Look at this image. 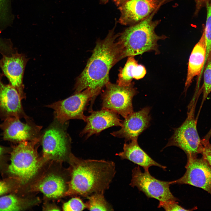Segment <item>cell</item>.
Instances as JSON below:
<instances>
[{
    "mask_svg": "<svg viewBox=\"0 0 211 211\" xmlns=\"http://www.w3.org/2000/svg\"><path fill=\"white\" fill-rule=\"evenodd\" d=\"M71 179L64 195L86 198L96 193H104L116 173L114 162L104 160L84 159L70 155Z\"/></svg>",
    "mask_w": 211,
    "mask_h": 211,
    "instance_id": "6da1fadb",
    "label": "cell"
},
{
    "mask_svg": "<svg viewBox=\"0 0 211 211\" xmlns=\"http://www.w3.org/2000/svg\"><path fill=\"white\" fill-rule=\"evenodd\" d=\"M116 25L104 39L97 41L85 68L76 80L75 93L88 88L102 90L109 81L110 69L121 59L116 42L119 33H114Z\"/></svg>",
    "mask_w": 211,
    "mask_h": 211,
    "instance_id": "7a4b0ae2",
    "label": "cell"
},
{
    "mask_svg": "<svg viewBox=\"0 0 211 211\" xmlns=\"http://www.w3.org/2000/svg\"><path fill=\"white\" fill-rule=\"evenodd\" d=\"M158 11L119 33L116 42L121 59L147 52L155 51L157 54L159 52L157 42L167 37L164 35L159 36L155 32L156 27L161 22L160 20H153Z\"/></svg>",
    "mask_w": 211,
    "mask_h": 211,
    "instance_id": "3957f363",
    "label": "cell"
},
{
    "mask_svg": "<svg viewBox=\"0 0 211 211\" xmlns=\"http://www.w3.org/2000/svg\"><path fill=\"white\" fill-rule=\"evenodd\" d=\"M41 138V136L30 141L20 142L13 149L8 171L22 183L32 179L40 167L41 162L35 146Z\"/></svg>",
    "mask_w": 211,
    "mask_h": 211,
    "instance_id": "277c9868",
    "label": "cell"
},
{
    "mask_svg": "<svg viewBox=\"0 0 211 211\" xmlns=\"http://www.w3.org/2000/svg\"><path fill=\"white\" fill-rule=\"evenodd\" d=\"M198 99L193 97L188 107L187 117L182 124L176 129L165 148L175 146L186 154L187 158L197 156L201 154L203 145L197 128L195 116Z\"/></svg>",
    "mask_w": 211,
    "mask_h": 211,
    "instance_id": "5b68a950",
    "label": "cell"
},
{
    "mask_svg": "<svg viewBox=\"0 0 211 211\" xmlns=\"http://www.w3.org/2000/svg\"><path fill=\"white\" fill-rule=\"evenodd\" d=\"M101 89H92L87 88L79 93L63 100L59 101L46 106L54 110L56 120L63 125L70 119L81 120L85 122L86 116L84 114L90 101L89 111L92 107L95 100L100 93Z\"/></svg>",
    "mask_w": 211,
    "mask_h": 211,
    "instance_id": "8992f818",
    "label": "cell"
},
{
    "mask_svg": "<svg viewBox=\"0 0 211 211\" xmlns=\"http://www.w3.org/2000/svg\"><path fill=\"white\" fill-rule=\"evenodd\" d=\"M101 94L102 109L108 110L125 118L133 111L132 99L138 93L133 82L126 86L109 81Z\"/></svg>",
    "mask_w": 211,
    "mask_h": 211,
    "instance_id": "52a82bcc",
    "label": "cell"
},
{
    "mask_svg": "<svg viewBox=\"0 0 211 211\" xmlns=\"http://www.w3.org/2000/svg\"><path fill=\"white\" fill-rule=\"evenodd\" d=\"M132 178L130 185L136 187L148 198L162 202L176 201L179 200L171 192L170 181H162L154 177L149 170L142 172L139 166L132 171Z\"/></svg>",
    "mask_w": 211,
    "mask_h": 211,
    "instance_id": "ba28073f",
    "label": "cell"
},
{
    "mask_svg": "<svg viewBox=\"0 0 211 211\" xmlns=\"http://www.w3.org/2000/svg\"><path fill=\"white\" fill-rule=\"evenodd\" d=\"M63 125L57 120L41 136L44 160H61L67 155L71 140Z\"/></svg>",
    "mask_w": 211,
    "mask_h": 211,
    "instance_id": "9c48e42d",
    "label": "cell"
},
{
    "mask_svg": "<svg viewBox=\"0 0 211 211\" xmlns=\"http://www.w3.org/2000/svg\"><path fill=\"white\" fill-rule=\"evenodd\" d=\"M186 171L181 178L170 181L171 184H187L200 188L211 195V166L203 157L187 158Z\"/></svg>",
    "mask_w": 211,
    "mask_h": 211,
    "instance_id": "30bf717a",
    "label": "cell"
},
{
    "mask_svg": "<svg viewBox=\"0 0 211 211\" xmlns=\"http://www.w3.org/2000/svg\"><path fill=\"white\" fill-rule=\"evenodd\" d=\"M171 0H128L118 7L120 16L118 22L131 26L144 20L165 3Z\"/></svg>",
    "mask_w": 211,
    "mask_h": 211,
    "instance_id": "8fae6325",
    "label": "cell"
},
{
    "mask_svg": "<svg viewBox=\"0 0 211 211\" xmlns=\"http://www.w3.org/2000/svg\"><path fill=\"white\" fill-rule=\"evenodd\" d=\"M28 60L24 54L18 53L16 51L10 56L2 55L0 59L2 74L8 79L9 84L17 91L21 100L26 98L23 79Z\"/></svg>",
    "mask_w": 211,
    "mask_h": 211,
    "instance_id": "7c38bea8",
    "label": "cell"
},
{
    "mask_svg": "<svg viewBox=\"0 0 211 211\" xmlns=\"http://www.w3.org/2000/svg\"><path fill=\"white\" fill-rule=\"evenodd\" d=\"M19 119L15 117H8L0 124L4 140L19 143L30 141L41 136L42 126L35 124L30 119L24 123Z\"/></svg>",
    "mask_w": 211,
    "mask_h": 211,
    "instance_id": "4fadbf2b",
    "label": "cell"
},
{
    "mask_svg": "<svg viewBox=\"0 0 211 211\" xmlns=\"http://www.w3.org/2000/svg\"><path fill=\"white\" fill-rule=\"evenodd\" d=\"M150 108L145 107L136 112H133L124 118L120 130L110 133L112 136L124 138L126 142L138 139L139 135L150 125Z\"/></svg>",
    "mask_w": 211,
    "mask_h": 211,
    "instance_id": "5bb4252c",
    "label": "cell"
},
{
    "mask_svg": "<svg viewBox=\"0 0 211 211\" xmlns=\"http://www.w3.org/2000/svg\"><path fill=\"white\" fill-rule=\"evenodd\" d=\"M3 76L0 72V116L5 119L15 117L24 118L26 121L30 119L24 111L18 91L9 83H3Z\"/></svg>",
    "mask_w": 211,
    "mask_h": 211,
    "instance_id": "9a60e30c",
    "label": "cell"
},
{
    "mask_svg": "<svg viewBox=\"0 0 211 211\" xmlns=\"http://www.w3.org/2000/svg\"><path fill=\"white\" fill-rule=\"evenodd\" d=\"M90 115L86 116V125L79 135H86L88 139L94 134L98 135L102 131L113 126H122V120L119 115L112 111L105 109L89 111Z\"/></svg>",
    "mask_w": 211,
    "mask_h": 211,
    "instance_id": "2e32d148",
    "label": "cell"
},
{
    "mask_svg": "<svg viewBox=\"0 0 211 211\" xmlns=\"http://www.w3.org/2000/svg\"><path fill=\"white\" fill-rule=\"evenodd\" d=\"M122 159H127L143 168L144 170H149L152 166H156L165 170L166 167L163 166L152 159L139 147L137 139L125 143L123 151L116 154Z\"/></svg>",
    "mask_w": 211,
    "mask_h": 211,
    "instance_id": "e0dca14e",
    "label": "cell"
},
{
    "mask_svg": "<svg viewBox=\"0 0 211 211\" xmlns=\"http://www.w3.org/2000/svg\"><path fill=\"white\" fill-rule=\"evenodd\" d=\"M206 52V46L203 31L200 38L193 48L189 57L185 84L186 89L190 86L193 78L200 74L205 64Z\"/></svg>",
    "mask_w": 211,
    "mask_h": 211,
    "instance_id": "ac0fdd59",
    "label": "cell"
},
{
    "mask_svg": "<svg viewBox=\"0 0 211 211\" xmlns=\"http://www.w3.org/2000/svg\"><path fill=\"white\" fill-rule=\"evenodd\" d=\"M65 185L61 177L51 173L34 184L33 190L42 192L47 198H57L64 195L66 191Z\"/></svg>",
    "mask_w": 211,
    "mask_h": 211,
    "instance_id": "d6986e66",
    "label": "cell"
},
{
    "mask_svg": "<svg viewBox=\"0 0 211 211\" xmlns=\"http://www.w3.org/2000/svg\"><path fill=\"white\" fill-rule=\"evenodd\" d=\"M134 56L128 57L123 68H120L118 75L117 84L123 86L131 84L133 79H140L145 76L146 70L144 67L139 64Z\"/></svg>",
    "mask_w": 211,
    "mask_h": 211,
    "instance_id": "ffe728a7",
    "label": "cell"
},
{
    "mask_svg": "<svg viewBox=\"0 0 211 211\" xmlns=\"http://www.w3.org/2000/svg\"><path fill=\"white\" fill-rule=\"evenodd\" d=\"M103 193H96L88 196L86 203L87 209L90 211H112V206L105 199Z\"/></svg>",
    "mask_w": 211,
    "mask_h": 211,
    "instance_id": "44dd1931",
    "label": "cell"
},
{
    "mask_svg": "<svg viewBox=\"0 0 211 211\" xmlns=\"http://www.w3.org/2000/svg\"><path fill=\"white\" fill-rule=\"evenodd\" d=\"M24 200L15 195L10 194L0 197V211H15L24 208Z\"/></svg>",
    "mask_w": 211,
    "mask_h": 211,
    "instance_id": "7402d4cb",
    "label": "cell"
},
{
    "mask_svg": "<svg viewBox=\"0 0 211 211\" xmlns=\"http://www.w3.org/2000/svg\"><path fill=\"white\" fill-rule=\"evenodd\" d=\"M205 64V66L203 74V96L200 110L204 102L211 91V54L209 56Z\"/></svg>",
    "mask_w": 211,
    "mask_h": 211,
    "instance_id": "603a6c76",
    "label": "cell"
},
{
    "mask_svg": "<svg viewBox=\"0 0 211 211\" xmlns=\"http://www.w3.org/2000/svg\"><path fill=\"white\" fill-rule=\"evenodd\" d=\"M207 10L206 25L204 32L206 46L205 62L211 54V0H208L205 3Z\"/></svg>",
    "mask_w": 211,
    "mask_h": 211,
    "instance_id": "cb8c5ba5",
    "label": "cell"
},
{
    "mask_svg": "<svg viewBox=\"0 0 211 211\" xmlns=\"http://www.w3.org/2000/svg\"><path fill=\"white\" fill-rule=\"evenodd\" d=\"M87 208L86 203L79 197L72 198L63 204L62 209L64 211H82Z\"/></svg>",
    "mask_w": 211,
    "mask_h": 211,
    "instance_id": "d4e9b609",
    "label": "cell"
},
{
    "mask_svg": "<svg viewBox=\"0 0 211 211\" xmlns=\"http://www.w3.org/2000/svg\"><path fill=\"white\" fill-rule=\"evenodd\" d=\"M16 51L9 40L0 38V53L2 55L10 56Z\"/></svg>",
    "mask_w": 211,
    "mask_h": 211,
    "instance_id": "484cf974",
    "label": "cell"
},
{
    "mask_svg": "<svg viewBox=\"0 0 211 211\" xmlns=\"http://www.w3.org/2000/svg\"><path fill=\"white\" fill-rule=\"evenodd\" d=\"M176 201H159L158 208L162 207L166 211H189L186 209L178 205Z\"/></svg>",
    "mask_w": 211,
    "mask_h": 211,
    "instance_id": "4316f807",
    "label": "cell"
},
{
    "mask_svg": "<svg viewBox=\"0 0 211 211\" xmlns=\"http://www.w3.org/2000/svg\"><path fill=\"white\" fill-rule=\"evenodd\" d=\"M203 147L201 153L202 157L211 166V144L209 140L203 138L201 139Z\"/></svg>",
    "mask_w": 211,
    "mask_h": 211,
    "instance_id": "83f0119b",
    "label": "cell"
},
{
    "mask_svg": "<svg viewBox=\"0 0 211 211\" xmlns=\"http://www.w3.org/2000/svg\"><path fill=\"white\" fill-rule=\"evenodd\" d=\"M14 186L11 181L5 180L0 181V195L12 191Z\"/></svg>",
    "mask_w": 211,
    "mask_h": 211,
    "instance_id": "f1b7e54d",
    "label": "cell"
},
{
    "mask_svg": "<svg viewBox=\"0 0 211 211\" xmlns=\"http://www.w3.org/2000/svg\"><path fill=\"white\" fill-rule=\"evenodd\" d=\"M8 0H0V12L5 13L6 10V4Z\"/></svg>",
    "mask_w": 211,
    "mask_h": 211,
    "instance_id": "f546056e",
    "label": "cell"
},
{
    "mask_svg": "<svg viewBox=\"0 0 211 211\" xmlns=\"http://www.w3.org/2000/svg\"><path fill=\"white\" fill-rule=\"evenodd\" d=\"M196 3V8L198 9L204 3L208 0H194Z\"/></svg>",
    "mask_w": 211,
    "mask_h": 211,
    "instance_id": "4dcf8cb0",
    "label": "cell"
},
{
    "mask_svg": "<svg viewBox=\"0 0 211 211\" xmlns=\"http://www.w3.org/2000/svg\"><path fill=\"white\" fill-rule=\"evenodd\" d=\"M128 0H113L115 4L117 6L122 5Z\"/></svg>",
    "mask_w": 211,
    "mask_h": 211,
    "instance_id": "1f68e13d",
    "label": "cell"
},
{
    "mask_svg": "<svg viewBox=\"0 0 211 211\" xmlns=\"http://www.w3.org/2000/svg\"><path fill=\"white\" fill-rule=\"evenodd\" d=\"M5 148L3 147L0 145V159L2 156L3 154L5 152Z\"/></svg>",
    "mask_w": 211,
    "mask_h": 211,
    "instance_id": "d6a6232c",
    "label": "cell"
},
{
    "mask_svg": "<svg viewBox=\"0 0 211 211\" xmlns=\"http://www.w3.org/2000/svg\"><path fill=\"white\" fill-rule=\"evenodd\" d=\"M211 137V128L210 129V130L209 131L208 133L204 137L207 139H210V137Z\"/></svg>",
    "mask_w": 211,
    "mask_h": 211,
    "instance_id": "836d02e7",
    "label": "cell"
},
{
    "mask_svg": "<svg viewBox=\"0 0 211 211\" xmlns=\"http://www.w3.org/2000/svg\"><path fill=\"white\" fill-rule=\"evenodd\" d=\"M109 0H99L100 2L102 4H106L107 3Z\"/></svg>",
    "mask_w": 211,
    "mask_h": 211,
    "instance_id": "e575fe53",
    "label": "cell"
}]
</instances>
